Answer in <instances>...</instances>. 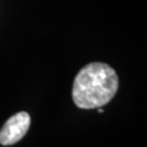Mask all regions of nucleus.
Segmentation results:
<instances>
[{"instance_id":"nucleus-1","label":"nucleus","mask_w":147,"mask_h":147,"mask_svg":"<svg viewBox=\"0 0 147 147\" xmlns=\"http://www.w3.org/2000/svg\"><path fill=\"white\" fill-rule=\"evenodd\" d=\"M118 87L119 79L112 66L104 63H90L74 80V103L81 109L103 107L113 99Z\"/></svg>"},{"instance_id":"nucleus-2","label":"nucleus","mask_w":147,"mask_h":147,"mask_svg":"<svg viewBox=\"0 0 147 147\" xmlns=\"http://www.w3.org/2000/svg\"><path fill=\"white\" fill-rule=\"evenodd\" d=\"M31 125L30 114L26 112H18L9 118L0 130V144L3 146H11L24 137Z\"/></svg>"}]
</instances>
